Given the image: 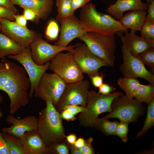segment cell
Here are the masks:
<instances>
[{
    "label": "cell",
    "mask_w": 154,
    "mask_h": 154,
    "mask_svg": "<svg viewBox=\"0 0 154 154\" xmlns=\"http://www.w3.org/2000/svg\"></svg>",
    "instance_id": "cell-52"
},
{
    "label": "cell",
    "mask_w": 154,
    "mask_h": 154,
    "mask_svg": "<svg viewBox=\"0 0 154 154\" xmlns=\"http://www.w3.org/2000/svg\"><path fill=\"white\" fill-rule=\"evenodd\" d=\"M0 5L11 9L15 14L16 13L18 12V10L11 0H0Z\"/></svg>",
    "instance_id": "cell-44"
},
{
    "label": "cell",
    "mask_w": 154,
    "mask_h": 154,
    "mask_svg": "<svg viewBox=\"0 0 154 154\" xmlns=\"http://www.w3.org/2000/svg\"><path fill=\"white\" fill-rule=\"evenodd\" d=\"M104 75L98 72L88 76L92 85L96 88H99L103 83Z\"/></svg>",
    "instance_id": "cell-34"
},
{
    "label": "cell",
    "mask_w": 154,
    "mask_h": 154,
    "mask_svg": "<svg viewBox=\"0 0 154 154\" xmlns=\"http://www.w3.org/2000/svg\"><path fill=\"white\" fill-rule=\"evenodd\" d=\"M45 108L39 112L37 119V129L46 146L65 140L64 128L60 113L51 101H46Z\"/></svg>",
    "instance_id": "cell-3"
},
{
    "label": "cell",
    "mask_w": 154,
    "mask_h": 154,
    "mask_svg": "<svg viewBox=\"0 0 154 154\" xmlns=\"http://www.w3.org/2000/svg\"><path fill=\"white\" fill-rule=\"evenodd\" d=\"M76 44L65 47L52 45L44 40L41 35L37 34L30 46L32 59L38 65H42L51 60L58 53L64 51L72 52Z\"/></svg>",
    "instance_id": "cell-12"
},
{
    "label": "cell",
    "mask_w": 154,
    "mask_h": 154,
    "mask_svg": "<svg viewBox=\"0 0 154 154\" xmlns=\"http://www.w3.org/2000/svg\"><path fill=\"white\" fill-rule=\"evenodd\" d=\"M146 1L147 3L149 4L152 1H154V0H145Z\"/></svg>",
    "instance_id": "cell-50"
},
{
    "label": "cell",
    "mask_w": 154,
    "mask_h": 154,
    "mask_svg": "<svg viewBox=\"0 0 154 154\" xmlns=\"http://www.w3.org/2000/svg\"><path fill=\"white\" fill-rule=\"evenodd\" d=\"M77 137L75 134L70 133L66 136L65 140L66 142L69 144H74L77 139Z\"/></svg>",
    "instance_id": "cell-46"
},
{
    "label": "cell",
    "mask_w": 154,
    "mask_h": 154,
    "mask_svg": "<svg viewBox=\"0 0 154 154\" xmlns=\"http://www.w3.org/2000/svg\"><path fill=\"white\" fill-rule=\"evenodd\" d=\"M56 5L58 8L56 20L74 15L72 10L71 0H56Z\"/></svg>",
    "instance_id": "cell-28"
},
{
    "label": "cell",
    "mask_w": 154,
    "mask_h": 154,
    "mask_svg": "<svg viewBox=\"0 0 154 154\" xmlns=\"http://www.w3.org/2000/svg\"><path fill=\"white\" fill-rule=\"evenodd\" d=\"M128 123L122 121L118 122L115 131V134L118 136L124 142L128 140L127 133Z\"/></svg>",
    "instance_id": "cell-33"
},
{
    "label": "cell",
    "mask_w": 154,
    "mask_h": 154,
    "mask_svg": "<svg viewBox=\"0 0 154 154\" xmlns=\"http://www.w3.org/2000/svg\"><path fill=\"white\" fill-rule=\"evenodd\" d=\"M98 93L102 95H108L115 90L116 88L112 85L103 83L99 88Z\"/></svg>",
    "instance_id": "cell-39"
},
{
    "label": "cell",
    "mask_w": 154,
    "mask_h": 154,
    "mask_svg": "<svg viewBox=\"0 0 154 154\" xmlns=\"http://www.w3.org/2000/svg\"><path fill=\"white\" fill-rule=\"evenodd\" d=\"M72 52L75 62L81 72L88 76L98 71L102 67L109 66L105 62L94 54L85 44L78 43Z\"/></svg>",
    "instance_id": "cell-13"
},
{
    "label": "cell",
    "mask_w": 154,
    "mask_h": 154,
    "mask_svg": "<svg viewBox=\"0 0 154 154\" xmlns=\"http://www.w3.org/2000/svg\"><path fill=\"white\" fill-rule=\"evenodd\" d=\"M133 97L141 103L148 104L154 99V85L140 84L134 91Z\"/></svg>",
    "instance_id": "cell-23"
},
{
    "label": "cell",
    "mask_w": 154,
    "mask_h": 154,
    "mask_svg": "<svg viewBox=\"0 0 154 154\" xmlns=\"http://www.w3.org/2000/svg\"><path fill=\"white\" fill-rule=\"evenodd\" d=\"M137 57L150 69V72L154 73V47L148 48L139 54Z\"/></svg>",
    "instance_id": "cell-29"
},
{
    "label": "cell",
    "mask_w": 154,
    "mask_h": 154,
    "mask_svg": "<svg viewBox=\"0 0 154 154\" xmlns=\"http://www.w3.org/2000/svg\"><path fill=\"white\" fill-rule=\"evenodd\" d=\"M13 4L34 11L38 20L47 17L53 5L52 0H11Z\"/></svg>",
    "instance_id": "cell-20"
},
{
    "label": "cell",
    "mask_w": 154,
    "mask_h": 154,
    "mask_svg": "<svg viewBox=\"0 0 154 154\" xmlns=\"http://www.w3.org/2000/svg\"><path fill=\"white\" fill-rule=\"evenodd\" d=\"M67 84L56 73L45 72L41 78L35 96L45 101L50 100L55 107Z\"/></svg>",
    "instance_id": "cell-10"
},
{
    "label": "cell",
    "mask_w": 154,
    "mask_h": 154,
    "mask_svg": "<svg viewBox=\"0 0 154 154\" xmlns=\"http://www.w3.org/2000/svg\"><path fill=\"white\" fill-rule=\"evenodd\" d=\"M85 139L82 137H79L77 139L74 144V145L78 148H80L84 144Z\"/></svg>",
    "instance_id": "cell-48"
},
{
    "label": "cell",
    "mask_w": 154,
    "mask_h": 154,
    "mask_svg": "<svg viewBox=\"0 0 154 154\" xmlns=\"http://www.w3.org/2000/svg\"><path fill=\"white\" fill-rule=\"evenodd\" d=\"M93 141V139L91 137L85 140L84 145L80 148L83 154H95L92 145Z\"/></svg>",
    "instance_id": "cell-36"
},
{
    "label": "cell",
    "mask_w": 154,
    "mask_h": 154,
    "mask_svg": "<svg viewBox=\"0 0 154 154\" xmlns=\"http://www.w3.org/2000/svg\"><path fill=\"white\" fill-rule=\"evenodd\" d=\"M104 117H99L94 122L92 127L101 131L105 135H115V131L118 123L117 121H111Z\"/></svg>",
    "instance_id": "cell-25"
},
{
    "label": "cell",
    "mask_w": 154,
    "mask_h": 154,
    "mask_svg": "<svg viewBox=\"0 0 154 154\" xmlns=\"http://www.w3.org/2000/svg\"><path fill=\"white\" fill-rule=\"evenodd\" d=\"M148 4L141 0H117L108 8L107 11L114 18L119 20L124 12L128 11L147 10Z\"/></svg>",
    "instance_id": "cell-19"
},
{
    "label": "cell",
    "mask_w": 154,
    "mask_h": 154,
    "mask_svg": "<svg viewBox=\"0 0 154 154\" xmlns=\"http://www.w3.org/2000/svg\"><path fill=\"white\" fill-rule=\"evenodd\" d=\"M25 49L0 33V59L9 55L17 54Z\"/></svg>",
    "instance_id": "cell-22"
},
{
    "label": "cell",
    "mask_w": 154,
    "mask_h": 154,
    "mask_svg": "<svg viewBox=\"0 0 154 154\" xmlns=\"http://www.w3.org/2000/svg\"><path fill=\"white\" fill-rule=\"evenodd\" d=\"M2 33L21 47L26 48L30 46L37 34L27 28H24L14 21L2 19Z\"/></svg>",
    "instance_id": "cell-14"
},
{
    "label": "cell",
    "mask_w": 154,
    "mask_h": 154,
    "mask_svg": "<svg viewBox=\"0 0 154 154\" xmlns=\"http://www.w3.org/2000/svg\"><path fill=\"white\" fill-rule=\"evenodd\" d=\"M117 83L121 89L125 93V95L129 99L133 98V93L137 87L140 84L137 78L124 77H120Z\"/></svg>",
    "instance_id": "cell-26"
},
{
    "label": "cell",
    "mask_w": 154,
    "mask_h": 154,
    "mask_svg": "<svg viewBox=\"0 0 154 154\" xmlns=\"http://www.w3.org/2000/svg\"><path fill=\"white\" fill-rule=\"evenodd\" d=\"M121 41L123 62L120 65L119 69L123 76L134 78H143L154 85V74L148 71L137 57L131 53L124 42Z\"/></svg>",
    "instance_id": "cell-11"
},
{
    "label": "cell",
    "mask_w": 154,
    "mask_h": 154,
    "mask_svg": "<svg viewBox=\"0 0 154 154\" xmlns=\"http://www.w3.org/2000/svg\"><path fill=\"white\" fill-rule=\"evenodd\" d=\"M78 38L84 42L96 56L109 66H114L116 46L114 35L87 32Z\"/></svg>",
    "instance_id": "cell-5"
},
{
    "label": "cell",
    "mask_w": 154,
    "mask_h": 154,
    "mask_svg": "<svg viewBox=\"0 0 154 154\" xmlns=\"http://www.w3.org/2000/svg\"><path fill=\"white\" fill-rule=\"evenodd\" d=\"M147 113L143 128L137 135L139 137L145 134L154 125V99L148 103Z\"/></svg>",
    "instance_id": "cell-27"
},
{
    "label": "cell",
    "mask_w": 154,
    "mask_h": 154,
    "mask_svg": "<svg viewBox=\"0 0 154 154\" xmlns=\"http://www.w3.org/2000/svg\"><path fill=\"white\" fill-rule=\"evenodd\" d=\"M0 154H10L7 144L3 137L2 132L0 131Z\"/></svg>",
    "instance_id": "cell-42"
},
{
    "label": "cell",
    "mask_w": 154,
    "mask_h": 154,
    "mask_svg": "<svg viewBox=\"0 0 154 154\" xmlns=\"http://www.w3.org/2000/svg\"><path fill=\"white\" fill-rule=\"evenodd\" d=\"M148 14L145 20L154 21V0L148 5Z\"/></svg>",
    "instance_id": "cell-45"
},
{
    "label": "cell",
    "mask_w": 154,
    "mask_h": 154,
    "mask_svg": "<svg viewBox=\"0 0 154 154\" xmlns=\"http://www.w3.org/2000/svg\"><path fill=\"white\" fill-rule=\"evenodd\" d=\"M122 33L119 31L116 34L124 42L131 53L135 56L137 57L138 54L145 50L154 47V39L144 38L128 32L123 36Z\"/></svg>",
    "instance_id": "cell-17"
},
{
    "label": "cell",
    "mask_w": 154,
    "mask_h": 154,
    "mask_svg": "<svg viewBox=\"0 0 154 154\" xmlns=\"http://www.w3.org/2000/svg\"><path fill=\"white\" fill-rule=\"evenodd\" d=\"M123 95L120 92H115L104 95L96 93L95 91H89L87 101L86 110L78 115L79 125L85 127H93L95 121L101 114L110 112L113 100Z\"/></svg>",
    "instance_id": "cell-4"
},
{
    "label": "cell",
    "mask_w": 154,
    "mask_h": 154,
    "mask_svg": "<svg viewBox=\"0 0 154 154\" xmlns=\"http://www.w3.org/2000/svg\"><path fill=\"white\" fill-rule=\"evenodd\" d=\"M111 109L110 113L104 117L108 119L117 118L120 121L129 123L137 120L144 108L141 103L136 99H129L123 94L113 100Z\"/></svg>",
    "instance_id": "cell-7"
},
{
    "label": "cell",
    "mask_w": 154,
    "mask_h": 154,
    "mask_svg": "<svg viewBox=\"0 0 154 154\" xmlns=\"http://www.w3.org/2000/svg\"><path fill=\"white\" fill-rule=\"evenodd\" d=\"M14 21L18 25L24 28H27V20L23 15H15Z\"/></svg>",
    "instance_id": "cell-41"
},
{
    "label": "cell",
    "mask_w": 154,
    "mask_h": 154,
    "mask_svg": "<svg viewBox=\"0 0 154 154\" xmlns=\"http://www.w3.org/2000/svg\"><path fill=\"white\" fill-rule=\"evenodd\" d=\"M59 27L57 22L55 20H50L48 23L45 31V36L49 41H53L57 40L58 37Z\"/></svg>",
    "instance_id": "cell-30"
},
{
    "label": "cell",
    "mask_w": 154,
    "mask_h": 154,
    "mask_svg": "<svg viewBox=\"0 0 154 154\" xmlns=\"http://www.w3.org/2000/svg\"><path fill=\"white\" fill-rule=\"evenodd\" d=\"M57 20L60 23L61 28L59 38L55 44L56 45L66 47L74 39L78 38L86 32L79 19L74 15Z\"/></svg>",
    "instance_id": "cell-15"
},
{
    "label": "cell",
    "mask_w": 154,
    "mask_h": 154,
    "mask_svg": "<svg viewBox=\"0 0 154 154\" xmlns=\"http://www.w3.org/2000/svg\"><path fill=\"white\" fill-rule=\"evenodd\" d=\"M60 113L61 118L68 121H73L76 119L75 115L66 110H62Z\"/></svg>",
    "instance_id": "cell-43"
},
{
    "label": "cell",
    "mask_w": 154,
    "mask_h": 154,
    "mask_svg": "<svg viewBox=\"0 0 154 154\" xmlns=\"http://www.w3.org/2000/svg\"><path fill=\"white\" fill-rule=\"evenodd\" d=\"M1 19H0V32L1 31Z\"/></svg>",
    "instance_id": "cell-51"
},
{
    "label": "cell",
    "mask_w": 154,
    "mask_h": 154,
    "mask_svg": "<svg viewBox=\"0 0 154 154\" xmlns=\"http://www.w3.org/2000/svg\"><path fill=\"white\" fill-rule=\"evenodd\" d=\"M49 154H68L69 149L68 143L64 141L53 144L47 146Z\"/></svg>",
    "instance_id": "cell-31"
},
{
    "label": "cell",
    "mask_w": 154,
    "mask_h": 154,
    "mask_svg": "<svg viewBox=\"0 0 154 154\" xmlns=\"http://www.w3.org/2000/svg\"><path fill=\"white\" fill-rule=\"evenodd\" d=\"M23 9V15L27 21L34 22L36 21H38L37 15L34 11L25 7H22Z\"/></svg>",
    "instance_id": "cell-38"
},
{
    "label": "cell",
    "mask_w": 154,
    "mask_h": 154,
    "mask_svg": "<svg viewBox=\"0 0 154 154\" xmlns=\"http://www.w3.org/2000/svg\"><path fill=\"white\" fill-rule=\"evenodd\" d=\"M90 0H71V7L72 11H74L77 9L82 7L88 4Z\"/></svg>",
    "instance_id": "cell-40"
},
{
    "label": "cell",
    "mask_w": 154,
    "mask_h": 154,
    "mask_svg": "<svg viewBox=\"0 0 154 154\" xmlns=\"http://www.w3.org/2000/svg\"><path fill=\"white\" fill-rule=\"evenodd\" d=\"M68 145L69 150L71 151V154H83L80 149L76 147L74 144H70L68 143Z\"/></svg>",
    "instance_id": "cell-47"
},
{
    "label": "cell",
    "mask_w": 154,
    "mask_h": 154,
    "mask_svg": "<svg viewBox=\"0 0 154 154\" xmlns=\"http://www.w3.org/2000/svg\"><path fill=\"white\" fill-rule=\"evenodd\" d=\"M3 100V96L1 94H0V105L1 102ZM3 114L1 113V111L0 109V118L3 117Z\"/></svg>",
    "instance_id": "cell-49"
},
{
    "label": "cell",
    "mask_w": 154,
    "mask_h": 154,
    "mask_svg": "<svg viewBox=\"0 0 154 154\" xmlns=\"http://www.w3.org/2000/svg\"><path fill=\"white\" fill-rule=\"evenodd\" d=\"M48 69L67 84L84 79V76L74 59L72 52H60L50 60Z\"/></svg>",
    "instance_id": "cell-6"
},
{
    "label": "cell",
    "mask_w": 154,
    "mask_h": 154,
    "mask_svg": "<svg viewBox=\"0 0 154 154\" xmlns=\"http://www.w3.org/2000/svg\"><path fill=\"white\" fill-rule=\"evenodd\" d=\"M79 20L86 32L114 35L119 31L125 33L128 31L123 27L119 21L110 15L98 11L92 3H88L82 7Z\"/></svg>",
    "instance_id": "cell-2"
},
{
    "label": "cell",
    "mask_w": 154,
    "mask_h": 154,
    "mask_svg": "<svg viewBox=\"0 0 154 154\" xmlns=\"http://www.w3.org/2000/svg\"><path fill=\"white\" fill-rule=\"evenodd\" d=\"M5 121L8 124L12 125L10 127H2V132L20 138L25 133L37 129V119L34 116H27L18 119L12 115H9L7 116Z\"/></svg>",
    "instance_id": "cell-16"
},
{
    "label": "cell",
    "mask_w": 154,
    "mask_h": 154,
    "mask_svg": "<svg viewBox=\"0 0 154 154\" xmlns=\"http://www.w3.org/2000/svg\"><path fill=\"white\" fill-rule=\"evenodd\" d=\"M7 58L18 61L25 69L28 75L31 84L29 97V99L32 98L34 94H35L37 92L42 76L48 69L50 61L42 65L37 64L32 58L30 47L25 48L17 54L9 55Z\"/></svg>",
    "instance_id": "cell-8"
},
{
    "label": "cell",
    "mask_w": 154,
    "mask_h": 154,
    "mask_svg": "<svg viewBox=\"0 0 154 154\" xmlns=\"http://www.w3.org/2000/svg\"><path fill=\"white\" fill-rule=\"evenodd\" d=\"M66 110L68 111L76 116L79 113L83 112L86 110V107L82 106L71 105L65 106L62 110Z\"/></svg>",
    "instance_id": "cell-37"
},
{
    "label": "cell",
    "mask_w": 154,
    "mask_h": 154,
    "mask_svg": "<svg viewBox=\"0 0 154 154\" xmlns=\"http://www.w3.org/2000/svg\"><path fill=\"white\" fill-rule=\"evenodd\" d=\"M15 14L11 9L0 5V19H5L14 21Z\"/></svg>",
    "instance_id": "cell-35"
},
{
    "label": "cell",
    "mask_w": 154,
    "mask_h": 154,
    "mask_svg": "<svg viewBox=\"0 0 154 154\" xmlns=\"http://www.w3.org/2000/svg\"><path fill=\"white\" fill-rule=\"evenodd\" d=\"M25 69L5 58L0 60V91L5 92L10 100L9 112L15 113L29 101L28 91L31 84Z\"/></svg>",
    "instance_id": "cell-1"
},
{
    "label": "cell",
    "mask_w": 154,
    "mask_h": 154,
    "mask_svg": "<svg viewBox=\"0 0 154 154\" xmlns=\"http://www.w3.org/2000/svg\"><path fill=\"white\" fill-rule=\"evenodd\" d=\"M21 138L23 145L24 154H49L47 147L37 130L27 131Z\"/></svg>",
    "instance_id": "cell-18"
},
{
    "label": "cell",
    "mask_w": 154,
    "mask_h": 154,
    "mask_svg": "<svg viewBox=\"0 0 154 154\" xmlns=\"http://www.w3.org/2000/svg\"><path fill=\"white\" fill-rule=\"evenodd\" d=\"M147 14L146 11H133L125 14L119 21L125 29H130V33H135L137 31H141Z\"/></svg>",
    "instance_id": "cell-21"
},
{
    "label": "cell",
    "mask_w": 154,
    "mask_h": 154,
    "mask_svg": "<svg viewBox=\"0 0 154 154\" xmlns=\"http://www.w3.org/2000/svg\"><path fill=\"white\" fill-rule=\"evenodd\" d=\"M140 31L143 38L154 39V21L145 20Z\"/></svg>",
    "instance_id": "cell-32"
},
{
    "label": "cell",
    "mask_w": 154,
    "mask_h": 154,
    "mask_svg": "<svg viewBox=\"0 0 154 154\" xmlns=\"http://www.w3.org/2000/svg\"><path fill=\"white\" fill-rule=\"evenodd\" d=\"M10 154H24L23 145L20 138L11 134L2 132Z\"/></svg>",
    "instance_id": "cell-24"
},
{
    "label": "cell",
    "mask_w": 154,
    "mask_h": 154,
    "mask_svg": "<svg viewBox=\"0 0 154 154\" xmlns=\"http://www.w3.org/2000/svg\"><path fill=\"white\" fill-rule=\"evenodd\" d=\"M90 84L88 80H82L68 83L55 107L60 113L65 106L74 105L86 106Z\"/></svg>",
    "instance_id": "cell-9"
}]
</instances>
